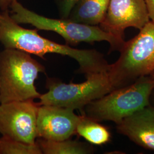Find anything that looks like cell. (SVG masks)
Wrapping results in <instances>:
<instances>
[{"instance_id":"obj_1","label":"cell","mask_w":154,"mask_h":154,"mask_svg":"<svg viewBox=\"0 0 154 154\" xmlns=\"http://www.w3.org/2000/svg\"><path fill=\"white\" fill-rule=\"evenodd\" d=\"M36 29L22 28L15 22L8 11L0 13V43L5 49H15L45 59V55L55 53L68 56L77 61V72L86 78L98 73L108 72L110 65L103 55L96 50L77 49L41 36Z\"/></svg>"},{"instance_id":"obj_2","label":"cell","mask_w":154,"mask_h":154,"mask_svg":"<svg viewBox=\"0 0 154 154\" xmlns=\"http://www.w3.org/2000/svg\"><path fill=\"white\" fill-rule=\"evenodd\" d=\"M45 68L30 54L20 50L0 52V103L34 100L41 94L35 81Z\"/></svg>"},{"instance_id":"obj_3","label":"cell","mask_w":154,"mask_h":154,"mask_svg":"<svg viewBox=\"0 0 154 154\" xmlns=\"http://www.w3.org/2000/svg\"><path fill=\"white\" fill-rule=\"evenodd\" d=\"M10 8L11 18L17 23L30 24L37 30L55 32L69 46H74L82 42L93 44L106 41L110 44V51H119L125 42L123 37L106 32L98 26L74 22L67 18L54 19L41 16L25 8L18 1H14Z\"/></svg>"},{"instance_id":"obj_4","label":"cell","mask_w":154,"mask_h":154,"mask_svg":"<svg viewBox=\"0 0 154 154\" xmlns=\"http://www.w3.org/2000/svg\"><path fill=\"white\" fill-rule=\"evenodd\" d=\"M154 89L151 75L140 77L127 86L116 88L85 106L83 114L97 121H112L116 125L138 110L149 105Z\"/></svg>"},{"instance_id":"obj_5","label":"cell","mask_w":154,"mask_h":154,"mask_svg":"<svg viewBox=\"0 0 154 154\" xmlns=\"http://www.w3.org/2000/svg\"><path fill=\"white\" fill-rule=\"evenodd\" d=\"M108 75L114 89L134 82L154 72V22L149 21L133 38L125 42Z\"/></svg>"},{"instance_id":"obj_6","label":"cell","mask_w":154,"mask_h":154,"mask_svg":"<svg viewBox=\"0 0 154 154\" xmlns=\"http://www.w3.org/2000/svg\"><path fill=\"white\" fill-rule=\"evenodd\" d=\"M86 78L83 82L66 83L48 78L46 88L48 91L41 94L38 104L79 110L83 114L86 106L114 90L108 72L94 74Z\"/></svg>"},{"instance_id":"obj_7","label":"cell","mask_w":154,"mask_h":154,"mask_svg":"<svg viewBox=\"0 0 154 154\" xmlns=\"http://www.w3.org/2000/svg\"><path fill=\"white\" fill-rule=\"evenodd\" d=\"M38 107L34 100L0 103V133L18 141L35 143Z\"/></svg>"},{"instance_id":"obj_8","label":"cell","mask_w":154,"mask_h":154,"mask_svg":"<svg viewBox=\"0 0 154 154\" xmlns=\"http://www.w3.org/2000/svg\"><path fill=\"white\" fill-rule=\"evenodd\" d=\"M150 21L144 0H110L100 27L124 38L127 28L141 29Z\"/></svg>"},{"instance_id":"obj_9","label":"cell","mask_w":154,"mask_h":154,"mask_svg":"<svg viewBox=\"0 0 154 154\" xmlns=\"http://www.w3.org/2000/svg\"><path fill=\"white\" fill-rule=\"evenodd\" d=\"M80 116L74 110L52 105H39L37 118V138L59 141L76 134Z\"/></svg>"},{"instance_id":"obj_10","label":"cell","mask_w":154,"mask_h":154,"mask_svg":"<svg viewBox=\"0 0 154 154\" xmlns=\"http://www.w3.org/2000/svg\"><path fill=\"white\" fill-rule=\"evenodd\" d=\"M116 129L139 146L154 151V107L149 105L125 118Z\"/></svg>"},{"instance_id":"obj_11","label":"cell","mask_w":154,"mask_h":154,"mask_svg":"<svg viewBox=\"0 0 154 154\" xmlns=\"http://www.w3.org/2000/svg\"><path fill=\"white\" fill-rule=\"evenodd\" d=\"M110 0H79L67 19L88 25L98 26L105 18Z\"/></svg>"},{"instance_id":"obj_12","label":"cell","mask_w":154,"mask_h":154,"mask_svg":"<svg viewBox=\"0 0 154 154\" xmlns=\"http://www.w3.org/2000/svg\"><path fill=\"white\" fill-rule=\"evenodd\" d=\"M36 142L44 154H88L94 152L92 146L71 138L54 141L37 138Z\"/></svg>"},{"instance_id":"obj_13","label":"cell","mask_w":154,"mask_h":154,"mask_svg":"<svg viewBox=\"0 0 154 154\" xmlns=\"http://www.w3.org/2000/svg\"><path fill=\"white\" fill-rule=\"evenodd\" d=\"M85 114H81L77 124L76 134L94 145H103L109 142L111 133L106 127Z\"/></svg>"},{"instance_id":"obj_14","label":"cell","mask_w":154,"mask_h":154,"mask_svg":"<svg viewBox=\"0 0 154 154\" xmlns=\"http://www.w3.org/2000/svg\"><path fill=\"white\" fill-rule=\"evenodd\" d=\"M0 154H42L37 142L28 143L2 136L0 138Z\"/></svg>"},{"instance_id":"obj_15","label":"cell","mask_w":154,"mask_h":154,"mask_svg":"<svg viewBox=\"0 0 154 154\" xmlns=\"http://www.w3.org/2000/svg\"><path fill=\"white\" fill-rule=\"evenodd\" d=\"M79 0H55L61 18H67Z\"/></svg>"},{"instance_id":"obj_16","label":"cell","mask_w":154,"mask_h":154,"mask_svg":"<svg viewBox=\"0 0 154 154\" xmlns=\"http://www.w3.org/2000/svg\"><path fill=\"white\" fill-rule=\"evenodd\" d=\"M150 21L154 22V0H144Z\"/></svg>"},{"instance_id":"obj_17","label":"cell","mask_w":154,"mask_h":154,"mask_svg":"<svg viewBox=\"0 0 154 154\" xmlns=\"http://www.w3.org/2000/svg\"><path fill=\"white\" fill-rule=\"evenodd\" d=\"M18 0H0V9L3 11H8L12 3Z\"/></svg>"},{"instance_id":"obj_18","label":"cell","mask_w":154,"mask_h":154,"mask_svg":"<svg viewBox=\"0 0 154 154\" xmlns=\"http://www.w3.org/2000/svg\"><path fill=\"white\" fill-rule=\"evenodd\" d=\"M150 75H151L152 77H154V72H152L151 74H150Z\"/></svg>"}]
</instances>
